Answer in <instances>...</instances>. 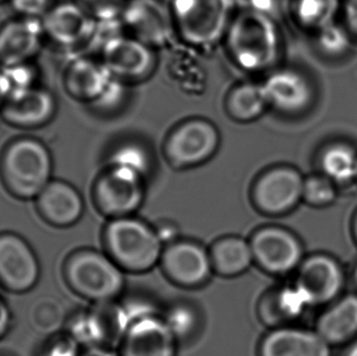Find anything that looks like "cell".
<instances>
[{"label":"cell","mask_w":357,"mask_h":356,"mask_svg":"<svg viewBox=\"0 0 357 356\" xmlns=\"http://www.w3.org/2000/svg\"><path fill=\"white\" fill-rule=\"evenodd\" d=\"M29 322L40 334L54 336L66 323L63 305L52 297H42L31 305Z\"/></svg>","instance_id":"cell-30"},{"label":"cell","mask_w":357,"mask_h":356,"mask_svg":"<svg viewBox=\"0 0 357 356\" xmlns=\"http://www.w3.org/2000/svg\"><path fill=\"white\" fill-rule=\"evenodd\" d=\"M0 1H1V0H0Z\"/></svg>","instance_id":"cell-50"},{"label":"cell","mask_w":357,"mask_h":356,"mask_svg":"<svg viewBox=\"0 0 357 356\" xmlns=\"http://www.w3.org/2000/svg\"><path fill=\"white\" fill-rule=\"evenodd\" d=\"M235 8L239 10L262 13L276 18L278 12L277 0H232Z\"/></svg>","instance_id":"cell-40"},{"label":"cell","mask_w":357,"mask_h":356,"mask_svg":"<svg viewBox=\"0 0 357 356\" xmlns=\"http://www.w3.org/2000/svg\"><path fill=\"white\" fill-rule=\"evenodd\" d=\"M220 141L215 123L205 117H189L174 125L165 136L163 158L174 171L195 169L215 156Z\"/></svg>","instance_id":"cell-6"},{"label":"cell","mask_w":357,"mask_h":356,"mask_svg":"<svg viewBox=\"0 0 357 356\" xmlns=\"http://www.w3.org/2000/svg\"><path fill=\"white\" fill-rule=\"evenodd\" d=\"M130 86L127 84L123 83L117 79H113L109 85L108 89L105 92L104 95L93 105V108H96L98 112L100 113H114L115 111L125 105L126 100L128 98V91H129Z\"/></svg>","instance_id":"cell-37"},{"label":"cell","mask_w":357,"mask_h":356,"mask_svg":"<svg viewBox=\"0 0 357 356\" xmlns=\"http://www.w3.org/2000/svg\"><path fill=\"white\" fill-rule=\"evenodd\" d=\"M65 282L73 292L86 300L108 303L123 292V269L110 256L81 249L71 253L63 265Z\"/></svg>","instance_id":"cell-5"},{"label":"cell","mask_w":357,"mask_h":356,"mask_svg":"<svg viewBox=\"0 0 357 356\" xmlns=\"http://www.w3.org/2000/svg\"><path fill=\"white\" fill-rule=\"evenodd\" d=\"M37 71L31 63L0 67V89L3 102L36 87Z\"/></svg>","instance_id":"cell-31"},{"label":"cell","mask_w":357,"mask_h":356,"mask_svg":"<svg viewBox=\"0 0 357 356\" xmlns=\"http://www.w3.org/2000/svg\"><path fill=\"white\" fill-rule=\"evenodd\" d=\"M12 322V311L6 300L0 296V340H2L10 332Z\"/></svg>","instance_id":"cell-42"},{"label":"cell","mask_w":357,"mask_h":356,"mask_svg":"<svg viewBox=\"0 0 357 356\" xmlns=\"http://www.w3.org/2000/svg\"><path fill=\"white\" fill-rule=\"evenodd\" d=\"M304 176L297 167L276 164L260 171L250 188L254 208L266 217H282L295 210L303 196Z\"/></svg>","instance_id":"cell-8"},{"label":"cell","mask_w":357,"mask_h":356,"mask_svg":"<svg viewBox=\"0 0 357 356\" xmlns=\"http://www.w3.org/2000/svg\"><path fill=\"white\" fill-rule=\"evenodd\" d=\"M104 242L109 256L132 273L150 271L165 250L155 228L134 215L111 219L105 228Z\"/></svg>","instance_id":"cell-3"},{"label":"cell","mask_w":357,"mask_h":356,"mask_svg":"<svg viewBox=\"0 0 357 356\" xmlns=\"http://www.w3.org/2000/svg\"><path fill=\"white\" fill-rule=\"evenodd\" d=\"M36 207L48 225L68 228L83 217L85 203L75 186L62 180H52L36 198Z\"/></svg>","instance_id":"cell-19"},{"label":"cell","mask_w":357,"mask_h":356,"mask_svg":"<svg viewBox=\"0 0 357 356\" xmlns=\"http://www.w3.org/2000/svg\"><path fill=\"white\" fill-rule=\"evenodd\" d=\"M121 20L126 33L156 50L178 38L171 8L160 0L127 1Z\"/></svg>","instance_id":"cell-12"},{"label":"cell","mask_w":357,"mask_h":356,"mask_svg":"<svg viewBox=\"0 0 357 356\" xmlns=\"http://www.w3.org/2000/svg\"><path fill=\"white\" fill-rule=\"evenodd\" d=\"M114 79L98 56H81L73 59L64 73L67 93L77 102L93 106Z\"/></svg>","instance_id":"cell-20"},{"label":"cell","mask_w":357,"mask_h":356,"mask_svg":"<svg viewBox=\"0 0 357 356\" xmlns=\"http://www.w3.org/2000/svg\"><path fill=\"white\" fill-rule=\"evenodd\" d=\"M107 164L127 167L148 178L152 171V155L144 144L135 140H129L123 141L112 150Z\"/></svg>","instance_id":"cell-32"},{"label":"cell","mask_w":357,"mask_h":356,"mask_svg":"<svg viewBox=\"0 0 357 356\" xmlns=\"http://www.w3.org/2000/svg\"><path fill=\"white\" fill-rule=\"evenodd\" d=\"M344 356H357V339L350 344Z\"/></svg>","instance_id":"cell-46"},{"label":"cell","mask_w":357,"mask_h":356,"mask_svg":"<svg viewBox=\"0 0 357 356\" xmlns=\"http://www.w3.org/2000/svg\"><path fill=\"white\" fill-rule=\"evenodd\" d=\"M224 107L229 118L238 123H253L270 109L261 82L253 81L232 86L227 92Z\"/></svg>","instance_id":"cell-24"},{"label":"cell","mask_w":357,"mask_h":356,"mask_svg":"<svg viewBox=\"0 0 357 356\" xmlns=\"http://www.w3.org/2000/svg\"><path fill=\"white\" fill-rule=\"evenodd\" d=\"M268 108L285 116L303 114L314 104V87L310 77L294 67H276L261 82Z\"/></svg>","instance_id":"cell-14"},{"label":"cell","mask_w":357,"mask_h":356,"mask_svg":"<svg viewBox=\"0 0 357 356\" xmlns=\"http://www.w3.org/2000/svg\"><path fill=\"white\" fill-rule=\"evenodd\" d=\"M104 314L98 311H79L66 320L65 334L85 348L102 346L111 332Z\"/></svg>","instance_id":"cell-28"},{"label":"cell","mask_w":357,"mask_h":356,"mask_svg":"<svg viewBox=\"0 0 357 356\" xmlns=\"http://www.w3.org/2000/svg\"><path fill=\"white\" fill-rule=\"evenodd\" d=\"M45 39L67 50L89 46L98 21L73 0L52 4L41 19Z\"/></svg>","instance_id":"cell-15"},{"label":"cell","mask_w":357,"mask_h":356,"mask_svg":"<svg viewBox=\"0 0 357 356\" xmlns=\"http://www.w3.org/2000/svg\"><path fill=\"white\" fill-rule=\"evenodd\" d=\"M319 173L339 186L357 182V148L345 141L327 144L318 157Z\"/></svg>","instance_id":"cell-27"},{"label":"cell","mask_w":357,"mask_h":356,"mask_svg":"<svg viewBox=\"0 0 357 356\" xmlns=\"http://www.w3.org/2000/svg\"><path fill=\"white\" fill-rule=\"evenodd\" d=\"M0 356H4V355H0Z\"/></svg>","instance_id":"cell-49"},{"label":"cell","mask_w":357,"mask_h":356,"mask_svg":"<svg viewBox=\"0 0 357 356\" xmlns=\"http://www.w3.org/2000/svg\"><path fill=\"white\" fill-rule=\"evenodd\" d=\"M314 330L331 347L351 344L357 339V294L342 295L324 307Z\"/></svg>","instance_id":"cell-23"},{"label":"cell","mask_w":357,"mask_h":356,"mask_svg":"<svg viewBox=\"0 0 357 356\" xmlns=\"http://www.w3.org/2000/svg\"><path fill=\"white\" fill-rule=\"evenodd\" d=\"M250 245L254 261L272 275H287L297 271L305 258L301 240L284 227L260 228L254 232Z\"/></svg>","instance_id":"cell-11"},{"label":"cell","mask_w":357,"mask_h":356,"mask_svg":"<svg viewBox=\"0 0 357 356\" xmlns=\"http://www.w3.org/2000/svg\"><path fill=\"white\" fill-rule=\"evenodd\" d=\"M155 230L162 242H171L177 234L175 227L169 223H161L160 226L155 228Z\"/></svg>","instance_id":"cell-43"},{"label":"cell","mask_w":357,"mask_h":356,"mask_svg":"<svg viewBox=\"0 0 357 356\" xmlns=\"http://www.w3.org/2000/svg\"><path fill=\"white\" fill-rule=\"evenodd\" d=\"M177 339L163 317L152 314L136 320L123 334V356H176Z\"/></svg>","instance_id":"cell-17"},{"label":"cell","mask_w":357,"mask_h":356,"mask_svg":"<svg viewBox=\"0 0 357 356\" xmlns=\"http://www.w3.org/2000/svg\"><path fill=\"white\" fill-rule=\"evenodd\" d=\"M331 349L316 330L287 325L266 334L259 356H333Z\"/></svg>","instance_id":"cell-21"},{"label":"cell","mask_w":357,"mask_h":356,"mask_svg":"<svg viewBox=\"0 0 357 356\" xmlns=\"http://www.w3.org/2000/svg\"><path fill=\"white\" fill-rule=\"evenodd\" d=\"M339 187L333 180L321 173L304 177L302 202L314 208H326L337 202Z\"/></svg>","instance_id":"cell-33"},{"label":"cell","mask_w":357,"mask_h":356,"mask_svg":"<svg viewBox=\"0 0 357 356\" xmlns=\"http://www.w3.org/2000/svg\"><path fill=\"white\" fill-rule=\"evenodd\" d=\"M94 20H119L125 8L126 0H73Z\"/></svg>","instance_id":"cell-36"},{"label":"cell","mask_w":357,"mask_h":356,"mask_svg":"<svg viewBox=\"0 0 357 356\" xmlns=\"http://www.w3.org/2000/svg\"><path fill=\"white\" fill-rule=\"evenodd\" d=\"M344 24L351 33L352 37L357 38V0H343L342 6Z\"/></svg>","instance_id":"cell-41"},{"label":"cell","mask_w":357,"mask_h":356,"mask_svg":"<svg viewBox=\"0 0 357 356\" xmlns=\"http://www.w3.org/2000/svg\"><path fill=\"white\" fill-rule=\"evenodd\" d=\"M310 309L305 299L300 294L295 284L277 288L262 299L260 304V317L264 323L275 328L287 326L289 322L303 315Z\"/></svg>","instance_id":"cell-26"},{"label":"cell","mask_w":357,"mask_h":356,"mask_svg":"<svg viewBox=\"0 0 357 356\" xmlns=\"http://www.w3.org/2000/svg\"><path fill=\"white\" fill-rule=\"evenodd\" d=\"M52 158L47 146L33 137L12 140L0 157V177L14 198L31 200L52 181Z\"/></svg>","instance_id":"cell-2"},{"label":"cell","mask_w":357,"mask_h":356,"mask_svg":"<svg viewBox=\"0 0 357 356\" xmlns=\"http://www.w3.org/2000/svg\"><path fill=\"white\" fill-rule=\"evenodd\" d=\"M81 356H117L113 351L102 346L90 347L82 351Z\"/></svg>","instance_id":"cell-44"},{"label":"cell","mask_w":357,"mask_h":356,"mask_svg":"<svg viewBox=\"0 0 357 356\" xmlns=\"http://www.w3.org/2000/svg\"><path fill=\"white\" fill-rule=\"evenodd\" d=\"M2 104H3V96H2L1 89H0V108H1Z\"/></svg>","instance_id":"cell-48"},{"label":"cell","mask_w":357,"mask_h":356,"mask_svg":"<svg viewBox=\"0 0 357 356\" xmlns=\"http://www.w3.org/2000/svg\"><path fill=\"white\" fill-rule=\"evenodd\" d=\"M146 178L127 167L107 164L92 186V200L98 212L112 219L130 217L146 198Z\"/></svg>","instance_id":"cell-7"},{"label":"cell","mask_w":357,"mask_h":356,"mask_svg":"<svg viewBox=\"0 0 357 356\" xmlns=\"http://www.w3.org/2000/svg\"><path fill=\"white\" fill-rule=\"evenodd\" d=\"M41 274L39 259L25 238L14 232L0 233V288L25 294L37 286Z\"/></svg>","instance_id":"cell-13"},{"label":"cell","mask_w":357,"mask_h":356,"mask_svg":"<svg viewBox=\"0 0 357 356\" xmlns=\"http://www.w3.org/2000/svg\"><path fill=\"white\" fill-rule=\"evenodd\" d=\"M343 0H294L291 12L298 26L312 33L337 22Z\"/></svg>","instance_id":"cell-29"},{"label":"cell","mask_w":357,"mask_h":356,"mask_svg":"<svg viewBox=\"0 0 357 356\" xmlns=\"http://www.w3.org/2000/svg\"><path fill=\"white\" fill-rule=\"evenodd\" d=\"M295 286L310 307H325L343 295L346 276L341 263L326 253L305 257L298 268Z\"/></svg>","instance_id":"cell-10"},{"label":"cell","mask_w":357,"mask_h":356,"mask_svg":"<svg viewBox=\"0 0 357 356\" xmlns=\"http://www.w3.org/2000/svg\"><path fill=\"white\" fill-rule=\"evenodd\" d=\"M316 35L318 49L325 56H340L351 46L352 35L345 24L335 22L319 31Z\"/></svg>","instance_id":"cell-34"},{"label":"cell","mask_w":357,"mask_h":356,"mask_svg":"<svg viewBox=\"0 0 357 356\" xmlns=\"http://www.w3.org/2000/svg\"><path fill=\"white\" fill-rule=\"evenodd\" d=\"M81 346L66 334H56L44 343L38 356H81Z\"/></svg>","instance_id":"cell-38"},{"label":"cell","mask_w":357,"mask_h":356,"mask_svg":"<svg viewBox=\"0 0 357 356\" xmlns=\"http://www.w3.org/2000/svg\"><path fill=\"white\" fill-rule=\"evenodd\" d=\"M44 40L41 19L17 16L6 21L0 26V65L31 63Z\"/></svg>","instance_id":"cell-18"},{"label":"cell","mask_w":357,"mask_h":356,"mask_svg":"<svg viewBox=\"0 0 357 356\" xmlns=\"http://www.w3.org/2000/svg\"><path fill=\"white\" fill-rule=\"evenodd\" d=\"M209 254L213 271L224 277L241 275L254 261L250 242L239 236H226L216 240Z\"/></svg>","instance_id":"cell-25"},{"label":"cell","mask_w":357,"mask_h":356,"mask_svg":"<svg viewBox=\"0 0 357 356\" xmlns=\"http://www.w3.org/2000/svg\"><path fill=\"white\" fill-rule=\"evenodd\" d=\"M160 261L167 277L185 288L202 286L213 272L209 252L187 240L172 242L163 250Z\"/></svg>","instance_id":"cell-16"},{"label":"cell","mask_w":357,"mask_h":356,"mask_svg":"<svg viewBox=\"0 0 357 356\" xmlns=\"http://www.w3.org/2000/svg\"><path fill=\"white\" fill-rule=\"evenodd\" d=\"M352 279H354V284H356L357 288V263L354 267V272H352Z\"/></svg>","instance_id":"cell-47"},{"label":"cell","mask_w":357,"mask_h":356,"mask_svg":"<svg viewBox=\"0 0 357 356\" xmlns=\"http://www.w3.org/2000/svg\"><path fill=\"white\" fill-rule=\"evenodd\" d=\"M169 8L178 39L207 50L224 41L235 6L232 0H173Z\"/></svg>","instance_id":"cell-4"},{"label":"cell","mask_w":357,"mask_h":356,"mask_svg":"<svg viewBox=\"0 0 357 356\" xmlns=\"http://www.w3.org/2000/svg\"><path fill=\"white\" fill-rule=\"evenodd\" d=\"M10 2L17 16L35 19L43 18L54 4L52 0H10Z\"/></svg>","instance_id":"cell-39"},{"label":"cell","mask_w":357,"mask_h":356,"mask_svg":"<svg viewBox=\"0 0 357 356\" xmlns=\"http://www.w3.org/2000/svg\"><path fill=\"white\" fill-rule=\"evenodd\" d=\"M56 111L54 96L36 86L20 96L6 100L0 108V116L13 127L33 129L47 123Z\"/></svg>","instance_id":"cell-22"},{"label":"cell","mask_w":357,"mask_h":356,"mask_svg":"<svg viewBox=\"0 0 357 356\" xmlns=\"http://www.w3.org/2000/svg\"><path fill=\"white\" fill-rule=\"evenodd\" d=\"M225 48L238 69L248 73H268L278 67L282 36L275 17L238 10L225 36Z\"/></svg>","instance_id":"cell-1"},{"label":"cell","mask_w":357,"mask_h":356,"mask_svg":"<svg viewBox=\"0 0 357 356\" xmlns=\"http://www.w3.org/2000/svg\"><path fill=\"white\" fill-rule=\"evenodd\" d=\"M163 319L177 340L191 336L199 323L195 309L186 304L171 307Z\"/></svg>","instance_id":"cell-35"},{"label":"cell","mask_w":357,"mask_h":356,"mask_svg":"<svg viewBox=\"0 0 357 356\" xmlns=\"http://www.w3.org/2000/svg\"><path fill=\"white\" fill-rule=\"evenodd\" d=\"M98 58L115 79L128 86L149 81L156 72V49L128 33L114 36L98 49Z\"/></svg>","instance_id":"cell-9"},{"label":"cell","mask_w":357,"mask_h":356,"mask_svg":"<svg viewBox=\"0 0 357 356\" xmlns=\"http://www.w3.org/2000/svg\"><path fill=\"white\" fill-rule=\"evenodd\" d=\"M351 234L354 238V242H356L357 246V210L354 215L351 221Z\"/></svg>","instance_id":"cell-45"}]
</instances>
